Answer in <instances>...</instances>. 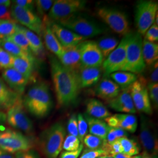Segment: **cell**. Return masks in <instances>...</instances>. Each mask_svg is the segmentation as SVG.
Listing matches in <instances>:
<instances>
[{"label": "cell", "instance_id": "1", "mask_svg": "<svg viewBox=\"0 0 158 158\" xmlns=\"http://www.w3.org/2000/svg\"><path fill=\"white\" fill-rule=\"evenodd\" d=\"M49 61L57 104L69 106L76 102L81 89L79 73L65 68L56 57H50Z\"/></svg>", "mask_w": 158, "mask_h": 158}, {"label": "cell", "instance_id": "2", "mask_svg": "<svg viewBox=\"0 0 158 158\" xmlns=\"http://www.w3.org/2000/svg\"><path fill=\"white\" fill-rule=\"evenodd\" d=\"M23 100L24 107L38 118L48 116L53 107L50 90L45 82H38L31 86Z\"/></svg>", "mask_w": 158, "mask_h": 158}, {"label": "cell", "instance_id": "3", "mask_svg": "<svg viewBox=\"0 0 158 158\" xmlns=\"http://www.w3.org/2000/svg\"><path fill=\"white\" fill-rule=\"evenodd\" d=\"M66 131L61 123H56L45 130L40 136L39 145L46 158H57L62 152Z\"/></svg>", "mask_w": 158, "mask_h": 158}, {"label": "cell", "instance_id": "4", "mask_svg": "<svg viewBox=\"0 0 158 158\" xmlns=\"http://www.w3.org/2000/svg\"><path fill=\"white\" fill-rule=\"evenodd\" d=\"M142 36L136 32L130 33L126 50V60L122 71L132 73H142L146 65L142 56Z\"/></svg>", "mask_w": 158, "mask_h": 158}, {"label": "cell", "instance_id": "5", "mask_svg": "<svg viewBox=\"0 0 158 158\" xmlns=\"http://www.w3.org/2000/svg\"><path fill=\"white\" fill-rule=\"evenodd\" d=\"M56 23L87 40L104 34L107 31L103 25L77 14Z\"/></svg>", "mask_w": 158, "mask_h": 158}, {"label": "cell", "instance_id": "6", "mask_svg": "<svg viewBox=\"0 0 158 158\" xmlns=\"http://www.w3.org/2000/svg\"><path fill=\"white\" fill-rule=\"evenodd\" d=\"M33 142L21 132L7 128L0 130V148L10 153L27 151L32 149Z\"/></svg>", "mask_w": 158, "mask_h": 158}, {"label": "cell", "instance_id": "7", "mask_svg": "<svg viewBox=\"0 0 158 158\" xmlns=\"http://www.w3.org/2000/svg\"><path fill=\"white\" fill-rule=\"evenodd\" d=\"M158 3L151 0H142L137 2L135 6L136 27L137 32L145 35L147 31L155 22L158 14Z\"/></svg>", "mask_w": 158, "mask_h": 158}, {"label": "cell", "instance_id": "8", "mask_svg": "<svg viewBox=\"0 0 158 158\" xmlns=\"http://www.w3.org/2000/svg\"><path fill=\"white\" fill-rule=\"evenodd\" d=\"M97 15L108 26L117 34L124 36L130 33V25L124 12L109 7H102Z\"/></svg>", "mask_w": 158, "mask_h": 158}, {"label": "cell", "instance_id": "9", "mask_svg": "<svg viewBox=\"0 0 158 158\" xmlns=\"http://www.w3.org/2000/svg\"><path fill=\"white\" fill-rule=\"evenodd\" d=\"M86 1L83 0L54 1L48 17L51 21L58 23L83 10Z\"/></svg>", "mask_w": 158, "mask_h": 158}, {"label": "cell", "instance_id": "10", "mask_svg": "<svg viewBox=\"0 0 158 158\" xmlns=\"http://www.w3.org/2000/svg\"><path fill=\"white\" fill-rule=\"evenodd\" d=\"M22 96L8 109L6 122L12 128L31 134L34 131V125L24 110Z\"/></svg>", "mask_w": 158, "mask_h": 158}, {"label": "cell", "instance_id": "11", "mask_svg": "<svg viewBox=\"0 0 158 158\" xmlns=\"http://www.w3.org/2000/svg\"><path fill=\"white\" fill-rule=\"evenodd\" d=\"M129 34L123 37L118 45L104 59L102 65L104 76L107 77L110 74L122 71L126 60V50Z\"/></svg>", "mask_w": 158, "mask_h": 158}, {"label": "cell", "instance_id": "12", "mask_svg": "<svg viewBox=\"0 0 158 158\" xmlns=\"http://www.w3.org/2000/svg\"><path fill=\"white\" fill-rule=\"evenodd\" d=\"M12 18L22 26L41 36L44 29L42 20L35 12L12 4L11 7Z\"/></svg>", "mask_w": 158, "mask_h": 158}, {"label": "cell", "instance_id": "13", "mask_svg": "<svg viewBox=\"0 0 158 158\" xmlns=\"http://www.w3.org/2000/svg\"><path fill=\"white\" fill-rule=\"evenodd\" d=\"M131 94L136 110L149 115L152 114V104L149 97L145 79L142 77L138 78L131 85Z\"/></svg>", "mask_w": 158, "mask_h": 158}, {"label": "cell", "instance_id": "14", "mask_svg": "<svg viewBox=\"0 0 158 158\" xmlns=\"http://www.w3.org/2000/svg\"><path fill=\"white\" fill-rule=\"evenodd\" d=\"M139 139L144 151L151 155L158 154L157 135L150 120L142 115L140 120Z\"/></svg>", "mask_w": 158, "mask_h": 158}, {"label": "cell", "instance_id": "15", "mask_svg": "<svg viewBox=\"0 0 158 158\" xmlns=\"http://www.w3.org/2000/svg\"><path fill=\"white\" fill-rule=\"evenodd\" d=\"M104 60L97 42L85 40L82 42L81 49V67L101 68Z\"/></svg>", "mask_w": 158, "mask_h": 158}, {"label": "cell", "instance_id": "16", "mask_svg": "<svg viewBox=\"0 0 158 158\" xmlns=\"http://www.w3.org/2000/svg\"><path fill=\"white\" fill-rule=\"evenodd\" d=\"M107 104L111 109L119 113L134 114L136 112L131 94V85L121 89L115 97L107 101Z\"/></svg>", "mask_w": 158, "mask_h": 158}, {"label": "cell", "instance_id": "17", "mask_svg": "<svg viewBox=\"0 0 158 158\" xmlns=\"http://www.w3.org/2000/svg\"><path fill=\"white\" fill-rule=\"evenodd\" d=\"M49 25L52 32L63 48L76 45L87 40L51 19H49Z\"/></svg>", "mask_w": 158, "mask_h": 158}, {"label": "cell", "instance_id": "18", "mask_svg": "<svg viewBox=\"0 0 158 158\" xmlns=\"http://www.w3.org/2000/svg\"><path fill=\"white\" fill-rule=\"evenodd\" d=\"M2 79L11 90L20 96L23 94L29 80L13 68L2 70Z\"/></svg>", "mask_w": 158, "mask_h": 158}, {"label": "cell", "instance_id": "19", "mask_svg": "<svg viewBox=\"0 0 158 158\" xmlns=\"http://www.w3.org/2000/svg\"><path fill=\"white\" fill-rule=\"evenodd\" d=\"M105 122L111 128H121L127 132H135L138 120L135 115L130 114H116L105 119Z\"/></svg>", "mask_w": 158, "mask_h": 158}, {"label": "cell", "instance_id": "20", "mask_svg": "<svg viewBox=\"0 0 158 158\" xmlns=\"http://www.w3.org/2000/svg\"><path fill=\"white\" fill-rule=\"evenodd\" d=\"M82 42L76 45L63 48V52L58 59L65 68L78 73L81 68L80 57Z\"/></svg>", "mask_w": 158, "mask_h": 158}, {"label": "cell", "instance_id": "21", "mask_svg": "<svg viewBox=\"0 0 158 158\" xmlns=\"http://www.w3.org/2000/svg\"><path fill=\"white\" fill-rule=\"evenodd\" d=\"M42 21L44 23L42 35L46 47L48 51L53 53L57 58L59 59L63 52V48L57 40L56 37L51 29L49 18L47 16H44Z\"/></svg>", "mask_w": 158, "mask_h": 158}, {"label": "cell", "instance_id": "22", "mask_svg": "<svg viewBox=\"0 0 158 158\" xmlns=\"http://www.w3.org/2000/svg\"><path fill=\"white\" fill-rule=\"evenodd\" d=\"M121 89L111 79L105 77L96 86V96L106 102L115 97L119 94Z\"/></svg>", "mask_w": 158, "mask_h": 158}, {"label": "cell", "instance_id": "23", "mask_svg": "<svg viewBox=\"0 0 158 158\" xmlns=\"http://www.w3.org/2000/svg\"><path fill=\"white\" fill-rule=\"evenodd\" d=\"M18 28L26 36L28 42L30 50L34 56L40 59L44 58L45 56V48L40 36L22 25H18Z\"/></svg>", "mask_w": 158, "mask_h": 158}, {"label": "cell", "instance_id": "24", "mask_svg": "<svg viewBox=\"0 0 158 158\" xmlns=\"http://www.w3.org/2000/svg\"><path fill=\"white\" fill-rule=\"evenodd\" d=\"M101 68L81 67L79 72L81 88L90 87L97 84L100 79Z\"/></svg>", "mask_w": 158, "mask_h": 158}, {"label": "cell", "instance_id": "25", "mask_svg": "<svg viewBox=\"0 0 158 158\" xmlns=\"http://www.w3.org/2000/svg\"><path fill=\"white\" fill-rule=\"evenodd\" d=\"M84 117L87 121L90 134L105 140L110 130V127L107 123L102 119L91 117L87 114Z\"/></svg>", "mask_w": 158, "mask_h": 158}, {"label": "cell", "instance_id": "26", "mask_svg": "<svg viewBox=\"0 0 158 158\" xmlns=\"http://www.w3.org/2000/svg\"><path fill=\"white\" fill-rule=\"evenodd\" d=\"M87 115L100 119H105L112 114L102 102L91 98L86 102Z\"/></svg>", "mask_w": 158, "mask_h": 158}, {"label": "cell", "instance_id": "27", "mask_svg": "<svg viewBox=\"0 0 158 158\" xmlns=\"http://www.w3.org/2000/svg\"><path fill=\"white\" fill-rule=\"evenodd\" d=\"M22 96L11 90L0 78V109H8Z\"/></svg>", "mask_w": 158, "mask_h": 158}, {"label": "cell", "instance_id": "28", "mask_svg": "<svg viewBox=\"0 0 158 158\" xmlns=\"http://www.w3.org/2000/svg\"><path fill=\"white\" fill-rule=\"evenodd\" d=\"M142 56L147 66H151L158 62V45L146 40L142 42Z\"/></svg>", "mask_w": 158, "mask_h": 158}, {"label": "cell", "instance_id": "29", "mask_svg": "<svg viewBox=\"0 0 158 158\" xmlns=\"http://www.w3.org/2000/svg\"><path fill=\"white\" fill-rule=\"evenodd\" d=\"M14 57V56H13ZM34 62L27 59L18 57H13L12 68L22 74L25 77L29 80L31 78L34 71Z\"/></svg>", "mask_w": 158, "mask_h": 158}, {"label": "cell", "instance_id": "30", "mask_svg": "<svg viewBox=\"0 0 158 158\" xmlns=\"http://www.w3.org/2000/svg\"><path fill=\"white\" fill-rule=\"evenodd\" d=\"M110 77L121 89L130 87L138 79L135 74L124 71H119L110 74Z\"/></svg>", "mask_w": 158, "mask_h": 158}, {"label": "cell", "instance_id": "31", "mask_svg": "<svg viewBox=\"0 0 158 158\" xmlns=\"http://www.w3.org/2000/svg\"><path fill=\"white\" fill-rule=\"evenodd\" d=\"M1 48L9 53L12 56L27 59L35 62V57L33 55L26 52L21 48H20L18 46L10 40H1Z\"/></svg>", "mask_w": 158, "mask_h": 158}, {"label": "cell", "instance_id": "32", "mask_svg": "<svg viewBox=\"0 0 158 158\" xmlns=\"http://www.w3.org/2000/svg\"><path fill=\"white\" fill-rule=\"evenodd\" d=\"M97 44L105 59L118 45L119 40L115 37L107 36L101 38Z\"/></svg>", "mask_w": 158, "mask_h": 158}, {"label": "cell", "instance_id": "33", "mask_svg": "<svg viewBox=\"0 0 158 158\" xmlns=\"http://www.w3.org/2000/svg\"><path fill=\"white\" fill-rule=\"evenodd\" d=\"M18 24L14 19H0V40H6L15 34Z\"/></svg>", "mask_w": 158, "mask_h": 158}, {"label": "cell", "instance_id": "34", "mask_svg": "<svg viewBox=\"0 0 158 158\" xmlns=\"http://www.w3.org/2000/svg\"><path fill=\"white\" fill-rule=\"evenodd\" d=\"M123 149V153L131 157L138 155L141 152L139 144L134 139L123 137L118 139Z\"/></svg>", "mask_w": 158, "mask_h": 158}, {"label": "cell", "instance_id": "35", "mask_svg": "<svg viewBox=\"0 0 158 158\" xmlns=\"http://www.w3.org/2000/svg\"><path fill=\"white\" fill-rule=\"evenodd\" d=\"M6 40L11 41L15 45L18 46L23 51H25L26 52L28 53L29 54L32 55V53H31V51L30 50L28 42L27 40L26 36H25V35L23 32L19 29L18 27V30L17 32L15 34H13L11 36L7 38Z\"/></svg>", "mask_w": 158, "mask_h": 158}, {"label": "cell", "instance_id": "36", "mask_svg": "<svg viewBox=\"0 0 158 158\" xmlns=\"http://www.w3.org/2000/svg\"><path fill=\"white\" fill-rule=\"evenodd\" d=\"M83 143L87 149H97L102 148L104 143V140L98 136L87 134L85 136Z\"/></svg>", "mask_w": 158, "mask_h": 158}, {"label": "cell", "instance_id": "37", "mask_svg": "<svg viewBox=\"0 0 158 158\" xmlns=\"http://www.w3.org/2000/svg\"><path fill=\"white\" fill-rule=\"evenodd\" d=\"M81 143L77 137L68 135L64 138L63 143V149L66 151H74L79 149Z\"/></svg>", "mask_w": 158, "mask_h": 158}, {"label": "cell", "instance_id": "38", "mask_svg": "<svg viewBox=\"0 0 158 158\" xmlns=\"http://www.w3.org/2000/svg\"><path fill=\"white\" fill-rule=\"evenodd\" d=\"M13 57L9 53L0 47V69L4 70L12 68Z\"/></svg>", "mask_w": 158, "mask_h": 158}, {"label": "cell", "instance_id": "39", "mask_svg": "<svg viewBox=\"0 0 158 158\" xmlns=\"http://www.w3.org/2000/svg\"><path fill=\"white\" fill-rule=\"evenodd\" d=\"M148 91L151 104L155 109H158V83H149L148 86Z\"/></svg>", "mask_w": 158, "mask_h": 158}, {"label": "cell", "instance_id": "40", "mask_svg": "<svg viewBox=\"0 0 158 158\" xmlns=\"http://www.w3.org/2000/svg\"><path fill=\"white\" fill-rule=\"evenodd\" d=\"M77 125H78V132H79V139L83 143V141L88 133V125L85 117L83 114H79L77 115Z\"/></svg>", "mask_w": 158, "mask_h": 158}, {"label": "cell", "instance_id": "41", "mask_svg": "<svg viewBox=\"0 0 158 158\" xmlns=\"http://www.w3.org/2000/svg\"><path fill=\"white\" fill-rule=\"evenodd\" d=\"M54 1L52 0H37L35 1V5L38 13L41 16H45L46 13L49 11Z\"/></svg>", "mask_w": 158, "mask_h": 158}, {"label": "cell", "instance_id": "42", "mask_svg": "<svg viewBox=\"0 0 158 158\" xmlns=\"http://www.w3.org/2000/svg\"><path fill=\"white\" fill-rule=\"evenodd\" d=\"M67 130L69 135H73L77 138L79 137L77 118V115L76 114H73L70 116V118L68 121Z\"/></svg>", "mask_w": 158, "mask_h": 158}, {"label": "cell", "instance_id": "43", "mask_svg": "<svg viewBox=\"0 0 158 158\" xmlns=\"http://www.w3.org/2000/svg\"><path fill=\"white\" fill-rule=\"evenodd\" d=\"M144 40L151 42H156L158 40V25L154 23L148 29L144 35Z\"/></svg>", "mask_w": 158, "mask_h": 158}, {"label": "cell", "instance_id": "44", "mask_svg": "<svg viewBox=\"0 0 158 158\" xmlns=\"http://www.w3.org/2000/svg\"><path fill=\"white\" fill-rule=\"evenodd\" d=\"M102 156H106L105 152L101 149H85L80 158H98Z\"/></svg>", "mask_w": 158, "mask_h": 158}, {"label": "cell", "instance_id": "45", "mask_svg": "<svg viewBox=\"0 0 158 158\" xmlns=\"http://www.w3.org/2000/svg\"><path fill=\"white\" fill-rule=\"evenodd\" d=\"M11 2L17 6L32 11H34V9L35 8V1L32 0H15L12 1Z\"/></svg>", "mask_w": 158, "mask_h": 158}, {"label": "cell", "instance_id": "46", "mask_svg": "<svg viewBox=\"0 0 158 158\" xmlns=\"http://www.w3.org/2000/svg\"><path fill=\"white\" fill-rule=\"evenodd\" d=\"M83 144L81 143L78 149L74 151H63L59 155V158H78L83 149Z\"/></svg>", "mask_w": 158, "mask_h": 158}, {"label": "cell", "instance_id": "47", "mask_svg": "<svg viewBox=\"0 0 158 158\" xmlns=\"http://www.w3.org/2000/svg\"><path fill=\"white\" fill-rule=\"evenodd\" d=\"M15 158H40L39 154L34 150L21 151L15 153Z\"/></svg>", "mask_w": 158, "mask_h": 158}, {"label": "cell", "instance_id": "48", "mask_svg": "<svg viewBox=\"0 0 158 158\" xmlns=\"http://www.w3.org/2000/svg\"><path fill=\"white\" fill-rule=\"evenodd\" d=\"M0 19H13L10 8L0 6Z\"/></svg>", "mask_w": 158, "mask_h": 158}, {"label": "cell", "instance_id": "49", "mask_svg": "<svg viewBox=\"0 0 158 158\" xmlns=\"http://www.w3.org/2000/svg\"><path fill=\"white\" fill-rule=\"evenodd\" d=\"M149 79L150 83H158V62L153 64V68L151 72Z\"/></svg>", "mask_w": 158, "mask_h": 158}, {"label": "cell", "instance_id": "50", "mask_svg": "<svg viewBox=\"0 0 158 158\" xmlns=\"http://www.w3.org/2000/svg\"><path fill=\"white\" fill-rule=\"evenodd\" d=\"M0 158H15V156L0 148Z\"/></svg>", "mask_w": 158, "mask_h": 158}, {"label": "cell", "instance_id": "51", "mask_svg": "<svg viewBox=\"0 0 158 158\" xmlns=\"http://www.w3.org/2000/svg\"><path fill=\"white\" fill-rule=\"evenodd\" d=\"M6 122V114L4 112L0 111V127Z\"/></svg>", "mask_w": 158, "mask_h": 158}, {"label": "cell", "instance_id": "52", "mask_svg": "<svg viewBox=\"0 0 158 158\" xmlns=\"http://www.w3.org/2000/svg\"><path fill=\"white\" fill-rule=\"evenodd\" d=\"M11 1L10 0H0V6L10 8L11 6Z\"/></svg>", "mask_w": 158, "mask_h": 158}, {"label": "cell", "instance_id": "53", "mask_svg": "<svg viewBox=\"0 0 158 158\" xmlns=\"http://www.w3.org/2000/svg\"><path fill=\"white\" fill-rule=\"evenodd\" d=\"M111 156H113V158H131L130 156H128L123 153H119L117 154H115Z\"/></svg>", "mask_w": 158, "mask_h": 158}, {"label": "cell", "instance_id": "54", "mask_svg": "<svg viewBox=\"0 0 158 158\" xmlns=\"http://www.w3.org/2000/svg\"><path fill=\"white\" fill-rule=\"evenodd\" d=\"M142 158H152V155L151 154H149V153L145 151H143L142 153L141 154Z\"/></svg>", "mask_w": 158, "mask_h": 158}, {"label": "cell", "instance_id": "55", "mask_svg": "<svg viewBox=\"0 0 158 158\" xmlns=\"http://www.w3.org/2000/svg\"><path fill=\"white\" fill-rule=\"evenodd\" d=\"M131 158H142L141 155H137L135 156H133L131 157Z\"/></svg>", "mask_w": 158, "mask_h": 158}, {"label": "cell", "instance_id": "56", "mask_svg": "<svg viewBox=\"0 0 158 158\" xmlns=\"http://www.w3.org/2000/svg\"><path fill=\"white\" fill-rule=\"evenodd\" d=\"M113 158V156H101V157H99V158Z\"/></svg>", "mask_w": 158, "mask_h": 158}, {"label": "cell", "instance_id": "57", "mask_svg": "<svg viewBox=\"0 0 158 158\" xmlns=\"http://www.w3.org/2000/svg\"><path fill=\"white\" fill-rule=\"evenodd\" d=\"M152 158H158V154H155V155H152Z\"/></svg>", "mask_w": 158, "mask_h": 158}, {"label": "cell", "instance_id": "58", "mask_svg": "<svg viewBox=\"0 0 158 158\" xmlns=\"http://www.w3.org/2000/svg\"><path fill=\"white\" fill-rule=\"evenodd\" d=\"M1 40H0V47H1Z\"/></svg>", "mask_w": 158, "mask_h": 158}]
</instances>
